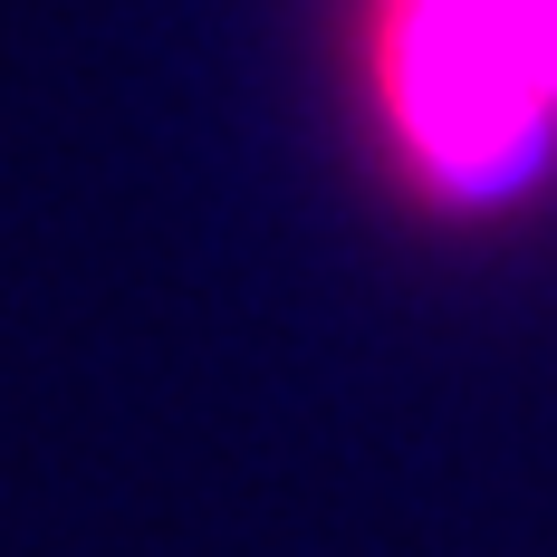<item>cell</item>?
<instances>
[{
  "label": "cell",
  "instance_id": "cell-1",
  "mask_svg": "<svg viewBox=\"0 0 557 557\" xmlns=\"http://www.w3.org/2000/svg\"><path fill=\"white\" fill-rule=\"evenodd\" d=\"M375 67L443 212H509L557 173V0H385Z\"/></svg>",
  "mask_w": 557,
  "mask_h": 557
}]
</instances>
